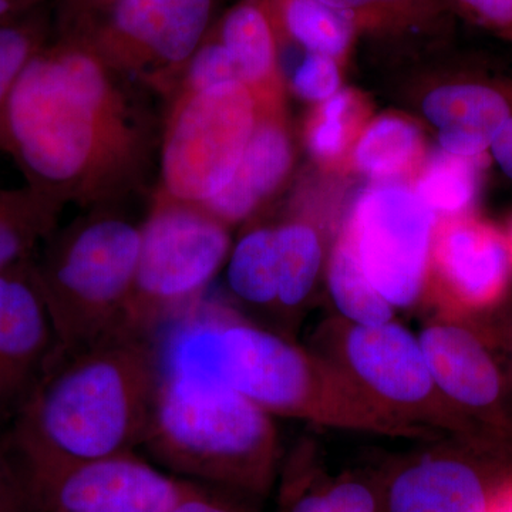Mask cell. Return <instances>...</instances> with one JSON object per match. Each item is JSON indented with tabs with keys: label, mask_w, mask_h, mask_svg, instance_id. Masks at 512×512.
<instances>
[{
	"label": "cell",
	"mask_w": 512,
	"mask_h": 512,
	"mask_svg": "<svg viewBox=\"0 0 512 512\" xmlns=\"http://www.w3.org/2000/svg\"><path fill=\"white\" fill-rule=\"evenodd\" d=\"M55 30L52 2L0 23V121L20 76L52 40Z\"/></svg>",
	"instance_id": "obj_27"
},
{
	"label": "cell",
	"mask_w": 512,
	"mask_h": 512,
	"mask_svg": "<svg viewBox=\"0 0 512 512\" xmlns=\"http://www.w3.org/2000/svg\"><path fill=\"white\" fill-rule=\"evenodd\" d=\"M77 2H82L84 5L89 6H100L104 5V3L110 2V0H77Z\"/></svg>",
	"instance_id": "obj_38"
},
{
	"label": "cell",
	"mask_w": 512,
	"mask_h": 512,
	"mask_svg": "<svg viewBox=\"0 0 512 512\" xmlns=\"http://www.w3.org/2000/svg\"><path fill=\"white\" fill-rule=\"evenodd\" d=\"M421 349L437 389L458 409H488L501 394L493 357L470 332L444 318L421 330Z\"/></svg>",
	"instance_id": "obj_16"
},
{
	"label": "cell",
	"mask_w": 512,
	"mask_h": 512,
	"mask_svg": "<svg viewBox=\"0 0 512 512\" xmlns=\"http://www.w3.org/2000/svg\"><path fill=\"white\" fill-rule=\"evenodd\" d=\"M281 512H383V485L355 476L293 477Z\"/></svg>",
	"instance_id": "obj_26"
},
{
	"label": "cell",
	"mask_w": 512,
	"mask_h": 512,
	"mask_svg": "<svg viewBox=\"0 0 512 512\" xmlns=\"http://www.w3.org/2000/svg\"><path fill=\"white\" fill-rule=\"evenodd\" d=\"M511 113L512 86L448 83L423 100V114L436 127L441 150L476 160L491 150Z\"/></svg>",
	"instance_id": "obj_15"
},
{
	"label": "cell",
	"mask_w": 512,
	"mask_h": 512,
	"mask_svg": "<svg viewBox=\"0 0 512 512\" xmlns=\"http://www.w3.org/2000/svg\"><path fill=\"white\" fill-rule=\"evenodd\" d=\"M278 306L296 309L311 295L322 265L318 229L302 218L275 228Z\"/></svg>",
	"instance_id": "obj_24"
},
{
	"label": "cell",
	"mask_w": 512,
	"mask_h": 512,
	"mask_svg": "<svg viewBox=\"0 0 512 512\" xmlns=\"http://www.w3.org/2000/svg\"><path fill=\"white\" fill-rule=\"evenodd\" d=\"M457 13L512 43V0H446Z\"/></svg>",
	"instance_id": "obj_31"
},
{
	"label": "cell",
	"mask_w": 512,
	"mask_h": 512,
	"mask_svg": "<svg viewBox=\"0 0 512 512\" xmlns=\"http://www.w3.org/2000/svg\"><path fill=\"white\" fill-rule=\"evenodd\" d=\"M234 82L242 83L237 64L220 39L210 35L205 37L204 42L184 67L171 97L178 93L201 92Z\"/></svg>",
	"instance_id": "obj_29"
},
{
	"label": "cell",
	"mask_w": 512,
	"mask_h": 512,
	"mask_svg": "<svg viewBox=\"0 0 512 512\" xmlns=\"http://www.w3.org/2000/svg\"><path fill=\"white\" fill-rule=\"evenodd\" d=\"M369 121V101L353 89L339 90L315 104L303 133L313 160L325 170H349L357 140Z\"/></svg>",
	"instance_id": "obj_20"
},
{
	"label": "cell",
	"mask_w": 512,
	"mask_h": 512,
	"mask_svg": "<svg viewBox=\"0 0 512 512\" xmlns=\"http://www.w3.org/2000/svg\"><path fill=\"white\" fill-rule=\"evenodd\" d=\"M333 363L392 419L421 431L457 427L456 407L437 389L419 338L399 323H348L342 363Z\"/></svg>",
	"instance_id": "obj_10"
},
{
	"label": "cell",
	"mask_w": 512,
	"mask_h": 512,
	"mask_svg": "<svg viewBox=\"0 0 512 512\" xmlns=\"http://www.w3.org/2000/svg\"><path fill=\"white\" fill-rule=\"evenodd\" d=\"M498 484L463 458L430 454L383 484V512H488Z\"/></svg>",
	"instance_id": "obj_14"
},
{
	"label": "cell",
	"mask_w": 512,
	"mask_h": 512,
	"mask_svg": "<svg viewBox=\"0 0 512 512\" xmlns=\"http://www.w3.org/2000/svg\"><path fill=\"white\" fill-rule=\"evenodd\" d=\"M437 215L412 187L384 183L360 195L346 221L363 271L393 308L424 295Z\"/></svg>",
	"instance_id": "obj_9"
},
{
	"label": "cell",
	"mask_w": 512,
	"mask_h": 512,
	"mask_svg": "<svg viewBox=\"0 0 512 512\" xmlns=\"http://www.w3.org/2000/svg\"><path fill=\"white\" fill-rule=\"evenodd\" d=\"M9 461L35 512H171L194 485L134 451L67 464Z\"/></svg>",
	"instance_id": "obj_8"
},
{
	"label": "cell",
	"mask_w": 512,
	"mask_h": 512,
	"mask_svg": "<svg viewBox=\"0 0 512 512\" xmlns=\"http://www.w3.org/2000/svg\"><path fill=\"white\" fill-rule=\"evenodd\" d=\"M274 25L279 47L291 43L338 60L348 59L356 30L339 12L322 0H262Z\"/></svg>",
	"instance_id": "obj_19"
},
{
	"label": "cell",
	"mask_w": 512,
	"mask_h": 512,
	"mask_svg": "<svg viewBox=\"0 0 512 512\" xmlns=\"http://www.w3.org/2000/svg\"><path fill=\"white\" fill-rule=\"evenodd\" d=\"M140 244L141 225L117 205L87 210L43 242L32 272L55 329L57 357L127 328Z\"/></svg>",
	"instance_id": "obj_5"
},
{
	"label": "cell",
	"mask_w": 512,
	"mask_h": 512,
	"mask_svg": "<svg viewBox=\"0 0 512 512\" xmlns=\"http://www.w3.org/2000/svg\"><path fill=\"white\" fill-rule=\"evenodd\" d=\"M295 147L286 106L256 107L254 131L231 183L200 207L225 225L254 214L288 180Z\"/></svg>",
	"instance_id": "obj_13"
},
{
	"label": "cell",
	"mask_w": 512,
	"mask_h": 512,
	"mask_svg": "<svg viewBox=\"0 0 512 512\" xmlns=\"http://www.w3.org/2000/svg\"><path fill=\"white\" fill-rule=\"evenodd\" d=\"M503 231V237L505 242V247H507L508 261H510L511 271H512V217L508 220L507 225H505Z\"/></svg>",
	"instance_id": "obj_37"
},
{
	"label": "cell",
	"mask_w": 512,
	"mask_h": 512,
	"mask_svg": "<svg viewBox=\"0 0 512 512\" xmlns=\"http://www.w3.org/2000/svg\"><path fill=\"white\" fill-rule=\"evenodd\" d=\"M215 36L237 64L256 107L285 104L278 37L262 0H242L234 6Z\"/></svg>",
	"instance_id": "obj_17"
},
{
	"label": "cell",
	"mask_w": 512,
	"mask_h": 512,
	"mask_svg": "<svg viewBox=\"0 0 512 512\" xmlns=\"http://www.w3.org/2000/svg\"><path fill=\"white\" fill-rule=\"evenodd\" d=\"M191 483L264 497L279 467L271 414L234 390L163 375L143 446Z\"/></svg>",
	"instance_id": "obj_4"
},
{
	"label": "cell",
	"mask_w": 512,
	"mask_h": 512,
	"mask_svg": "<svg viewBox=\"0 0 512 512\" xmlns=\"http://www.w3.org/2000/svg\"><path fill=\"white\" fill-rule=\"evenodd\" d=\"M163 382L156 336L123 328L56 357L0 448L13 460L67 464L143 446Z\"/></svg>",
	"instance_id": "obj_3"
},
{
	"label": "cell",
	"mask_w": 512,
	"mask_h": 512,
	"mask_svg": "<svg viewBox=\"0 0 512 512\" xmlns=\"http://www.w3.org/2000/svg\"><path fill=\"white\" fill-rule=\"evenodd\" d=\"M427 158L420 128L399 114L370 120L357 140L349 170L379 181L396 183L416 177Z\"/></svg>",
	"instance_id": "obj_18"
},
{
	"label": "cell",
	"mask_w": 512,
	"mask_h": 512,
	"mask_svg": "<svg viewBox=\"0 0 512 512\" xmlns=\"http://www.w3.org/2000/svg\"><path fill=\"white\" fill-rule=\"evenodd\" d=\"M255 121L244 83L175 94L161 127L158 188L190 204L212 200L237 173Z\"/></svg>",
	"instance_id": "obj_7"
},
{
	"label": "cell",
	"mask_w": 512,
	"mask_h": 512,
	"mask_svg": "<svg viewBox=\"0 0 512 512\" xmlns=\"http://www.w3.org/2000/svg\"><path fill=\"white\" fill-rule=\"evenodd\" d=\"M63 210L29 185L0 187V272L30 261L59 227Z\"/></svg>",
	"instance_id": "obj_21"
},
{
	"label": "cell",
	"mask_w": 512,
	"mask_h": 512,
	"mask_svg": "<svg viewBox=\"0 0 512 512\" xmlns=\"http://www.w3.org/2000/svg\"><path fill=\"white\" fill-rule=\"evenodd\" d=\"M490 151L501 171L512 180V113L510 119L501 128L500 134L495 138Z\"/></svg>",
	"instance_id": "obj_34"
},
{
	"label": "cell",
	"mask_w": 512,
	"mask_h": 512,
	"mask_svg": "<svg viewBox=\"0 0 512 512\" xmlns=\"http://www.w3.org/2000/svg\"><path fill=\"white\" fill-rule=\"evenodd\" d=\"M32 259L0 272V434L28 406L59 352Z\"/></svg>",
	"instance_id": "obj_12"
},
{
	"label": "cell",
	"mask_w": 512,
	"mask_h": 512,
	"mask_svg": "<svg viewBox=\"0 0 512 512\" xmlns=\"http://www.w3.org/2000/svg\"><path fill=\"white\" fill-rule=\"evenodd\" d=\"M171 512H241L221 495L212 493L204 485L194 483Z\"/></svg>",
	"instance_id": "obj_33"
},
{
	"label": "cell",
	"mask_w": 512,
	"mask_h": 512,
	"mask_svg": "<svg viewBox=\"0 0 512 512\" xmlns=\"http://www.w3.org/2000/svg\"><path fill=\"white\" fill-rule=\"evenodd\" d=\"M138 89L56 16L55 35L10 94L0 153L26 185L63 207L119 205L144 190L160 148L156 117Z\"/></svg>",
	"instance_id": "obj_1"
},
{
	"label": "cell",
	"mask_w": 512,
	"mask_h": 512,
	"mask_svg": "<svg viewBox=\"0 0 512 512\" xmlns=\"http://www.w3.org/2000/svg\"><path fill=\"white\" fill-rule=\"evenodd\" d=\"M339 12L356 33L402 35L439 16V0H322Z\"/></svg>",
	"instance_id": "obj_28"
},
{
	"label": "cell",
	"mask_w": 512,
	"mask_h": 512,
	"mask_svg": "<svg viewBox=\"0 0 512 512\" xmlns=\"http://www.w3.org/2000/svg\"><path fill=\"white\" fill-rule=\"evenodd\" d=\"M488 512H512V478L497 485Z\"/></svg>",
	"instance_id": "obj_36"
},
{
	"label": "cell",
	"mask_w": 512,
	"mask_h": 512,
	"mask_svg": "<svg viewBox=\"0 0 512 512\" xmlns=\"http://www.w3.org/2000/svg\"><path fill=\"white\" fill-rule=\"evenodd\" d=\"M0 512H35L9 458L0 450Z\"/></svg>",
	"instance_id": "obj_32"
},
{
	"label": "cell",
	"mask_w": 512,
	"mask_h": 512,
	"mask_svg": "<svg viewBox=\"0 0 512 512\" xmlns=\"http://www.w3.org/2000/svg\"><path fill=\"white\" fill-rule=\"evenodd\" d=\"M164 376L234 390L271 416L393 437L420 430L392 419L332 360L200 299L156 336Z\"/></svg>",
	"instance_id": "obj_2"
},
{
	"label": "cell",
	"mask_w": 512,
	"mask_h": 512,
	"mask_svg": "<svg viewBox=\"0 0 512 512\" xmlns=\"http://www.w3.org/2000/svg\"><path fill=\"white\" fill-rule=\"evenodd\" d=\"M228 228L200 205L158 188L141 224L127 328L156 336L200 301L231 252Z\"/></svg>",
	"instance_id": "obj_6"
},
{
	"label": "cell",
	"mask_w": 512,
	"mask_h": 512,
	"mask_svg": "<svg viewBox=\"0 0 512 512\" xmlns=\"http://www.w3.org/2000/svg\"><path fill=\"white\" fill-rule=\"evenodd\" d=\"M228 286L239 301L256 306H278V265L275 228L251 229L228 256Z\"/></svg>",
	"instance_id": "obj_25"
},
{
	"label": "cell",
	"mask_w": 512,
	"mask_h": 512,
	"mask_svg": "<svg viewBox=\"0 0 512 512\" xmlns=\"http://www.w3.org/2000/svg\"><path fill=\"white\" fill-rule=\"evenodd\" d=\"M326 274L333 303L348 323L375 326L392 322L393 306L367 278L343 228L330 251Z\"/></svg>",
	"instance_id": "obj_22"
},
{
	"label": "cell",
	"mask_w": 512,
	"mask_h": 512,
	"mask_svg": "<svg viewBox=\"0 0 512 512\" xmlns=\"http://www.w3.org/2000/svg\"><path fill=\"white\" fill-rule=\"evenodd\" d=\"M333 57L305 53L291 79L293 92L301 99L318 104L330 99L340 90L342 73Z\"/></svg>",
	"instance_id": "obj_30"
},
{
	"label": "cell",
	"mask_w": 512,
	"mask_h": 512,
	"mask_svg": "<svg viewBox=\"0 0 512 512\" xmlns=\"http://www.w3.org/2000/svg\"><path fill=\"white\" fill-rule=\"evenodd\" d=\"M511 272L500 228L474 212L437 218L424 293L444 318L483 311L500 302Z\"/></svg>",
	"instance_id": "obj_11"
},
{
	"label": "cell",
	"mask_w": 512,
	"mask_h": 512,
	"mask_svg": "<svg viewBox=\"0 0 512 512\" xmlns=\"http://www.w3.org/2000/svg\"><path fill=\"white\" fill-rule=\"evenodd\" d=\"M50 2L53 0H0V23L18 18Z\"/></svg>",
	"instance_id": "obj_35"
},
{
	"label": "cell",
	"mask_w": 512,
	"mask_h": 512,
	"mask_svg": "<svg viewBox=\"0 0 512 512\" xmlns=\"http://www.w3.org/2000/svg\"><path fill=\"white\" fill-rule=\"evenodd\" d=\"M413 190L437 218L474 212L480 192V164L476 158L436 151L413 178Z\"/></svg>",
	"instance_id": "obj_23"
}]
</instances>
